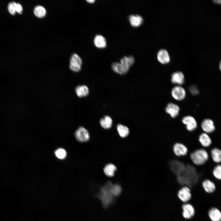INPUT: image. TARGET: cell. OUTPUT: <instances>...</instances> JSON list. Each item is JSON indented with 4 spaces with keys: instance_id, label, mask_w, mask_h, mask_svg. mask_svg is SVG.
Wrapping results in <instances>:
<instances>
[{
    "instance_id": "6da1fadb",
    "label": "cell",
    "mask_w": 221,
    "mask_h": 221,
    "mask_svg": "<svg viewBox=\"0 0 221 221\" xmlns=\"http://www.w3.org/2000/svg\"><path fill=\"white\" fill-rule=\"evenodd\" d=\"M178 181L180 184H191L192 182H196L198 176L195 168L192 166L188 165L178 175Z\"/></svg>"
},
{
    "instance_id": "7a4b0ae2",
    "label": "cell",
    "mask_w": 221,
    "mask_h": 221,
    "mask_svg": "<svg viewBox=\"0 0 221 221\" xmlns=\"http://www.w3.org/2000/svg\"><path fill=\"white\" fill-rule=\"evenodd\" d=\"M190 157L194 164L197 166L204 164L209 159L207 152L203 149H198L192 152L190 154Z\"/></svg>"
},
{
    "instance_id": "3957f363",
    "label": "cell",
    "mask_w": 221,
    "mask_h": 221,
    "mask_svg": "<svg viewBox=\"0 0 221 221\" xmlns=\"http://www.w3.org/2000/svg\"><path fill=\"white\" fill-rule=\"evenodd\" d=\"M82 64L81 58L77 54L74 53L70 59L69 68L72 71L79 72L81 69Z\"/></svg>"
},
{
    "instance_id": "277c9868",
    "label": "cell",
    "mask_w": 221,
    "mask_h": 221,
    "mask_svg": "<svg viewBox=\"0 0 221 221\" xmlns=\"http://www.w3.org/2000/svg\"><path fill=\"white\" fill-rule=\"evenodd\" d=\"M75 136L77 140L81 142H87L90 138V135L88 131L82 126L79 127L76 130L75 132Z\"/></svg>"
},
{
    "instance_id": "5b68a950",
    "label": "cell",
    "mask_w": 221,
    "mask_h": 221,
    "mask_svg": "<svg viewBox=\"0 0 221 221\" xmlns=\"http://www.w3.org/2000/svg\"><path fill=\"white\" fill-rule=\"evenodd\" d=\"M111 66L112 70L115 72L122 75L126 73L130 67L127 64L122 61H120V63L113 62Z\"/></svg>"
},
{
    "instance_id": "8992f818",
    "label": "cell",
    "mask_w": 221,
    "mask_h": 221,
    "mask_svg": "<svg viewBox=\"0 0 221 221\" xmlns=\"http://www.w3.org/2000/svg\"><path fill=\"white\" fill-rule=\"evenodd\" d=\"M177 196L181 201L184 203L188 202L191 199L192 197L190 189L187 186H183L178 191Z\"/></svg>"
},
{
    "instance_id": "52a82bcc",
    "label": "cell",
    "mask_w": 221,
    "mask_h": 221,
    "mask_svg": "<svg viewBox=\"0 0 221 221\" xmlns=\"http://www.w3.org/2000/svg\"><path fill=\"white\" fill-rule=\"evenodd\" d=\"M182 122L186 126L187 130L189 131H192L197 127V122L195 119L191 116L188 115L184 117Z\"/></svg>"
},
{
    "instance_id": "ba28073f",
    "label": "cell",
    "mask_w": 221,
    "mask_h": 221,
    "mask_svg": "<svg viewBox=\"0 0 221 221\" xmlns=\"http://www.w3.org/2000/svg\"><path fill=\"white\" fill-rule=\"evenodd\" d=\"M171 93L173 97L178 101L183 100L186 96L184 89L179 85L173 87Z\"/></svg>"
},
{
    "instance_id": "9c48e42d",
    "label": "cell",
    "mask_w": 221,
    "mask_h": 221,
    "mask_svg": "<svg viewBox=\"0 0 221 221\" xmlns=\"http://www.w3.org/2000/svg\"><path fill=\"white\" fill-rule=\"evenodd\" d=\"M173 149L174 154L177 157L185 156L188 151L186 146L180 142L175 143L173 146Z\"/></svg>"
},
{
    "instance_id": "30bf717a",
    "label": "cell",
    "mask_w": 221,
    "mask_h": 221,
    "mask_svg": "<svg viewBox=\"0 0 221 221\" xmlns=\"http://www.w3.org/2000/svg\"><path fill=\"white\" fill-rule=\"evenodd\" d=\"M201 126L203 131L207 134L212 133L215 130L214 123L210 119L206 118L203 120L201 123Z\"/></svg>"
},
{
    "instance_id": "8fae6325",
    "label": "cell",
    "mask_w": 221,
    "mask_h": 221,
    "mask_svg": "<svg viewBox=\"0 0 221 221\" xmlns=\"http://www.w3.org/2000/svg\"><path fill=\"white\" fill-rule=\"evenodd\" d=\"M183 210V216L186 219H189L193 217L195 211L193 206L191 204L187 203L183 204L182 207Z\"/></svg>"
},
{
    "instance_id": "7c38bea8",
    "label": "cell",
    "mask_w": 221,
    "mask_h": 221,
    "mask_svg": "<svg viewBox=\"0 0 221 221\" xmlns=\"http://www.w3.org/2000/svg\"><path fill=\"white\" fill-rule=\"evenodd\" d=\"M180 110L177 105L172 103H169L165 109L166 112L172 118H175L178 115Z\"/></svg>"
},
{
    "instance_id": "4fadbf2b",
    "label": "cell",
    "mask_w": 221,
    "mask_h": 221,
    "mask_svg": "<svg viewBox=\"0 0 221 221\" xmlns=\"http://www.w3.org/2000/svg\"><path fill=\"white\" fill-rule=\"evenodd\" d=\"M171 80L172 83L178 85L183 84L184 82V76L182 72L180 71L173 73L171 76Z\"/></svg>"
},
{
    "instance_id": "5bb4252c",
    "label": "cell",
    "mask_w": 221,
    "mask_h": 221,
    "mask_svg": "<svg viewBox=\"0 0 221 221\" xmlns=\"http://www.w3.org/2000/svg\"><path fill=\"white\" fill-rule=\"evenodd\" d=\"M157 58L158 60L162 64L168 63L170 60V56L167 51L164 49H161L158 51Z\"/></svg>"
},
{
    "instance_id": "9a60e30c",
    "label": "cell",
    "mask_w": 221,
    "mask_h": 221,
    "mask_svg": "<svg viewBox=\"0 0 221 221\" xmlns=\"http://www.w3.org/2000/svg\"><path fill=\"white\" fill-rule=\"evenodd\" d=\"M198 140L201 145L204 147H208L212 143L210 137L207 134L205 133H202L199 135Z\"/></svg>"
},
{
    "instance_id": "2e32d148",
    "label": "cell",
    "mask_w": 221,
    "mask_h": 221,
    "mask_svg": "<svg viewBox=\"0 0 221 221\" xmlns=\"http://www.w3.org/2000/svg\"><path fill=\"white\" fill-rule=\"evenodd\" d=\"M75 91L77 95L79 98L86 97L89 93L88 87L84 85L77 86L76 87Z\"/></svg>"
},
{
    "instance_id": "e0dca14e",
    "label": "cell",
    "mask_w": 221,
    "mask_h": 221,
    "mask_svg": "<svg viewBox=\"0 0 221 221\" xmlns=\"http://www.w3.org/2000/svg\"><path fill=\"white\" fill-rule=\"evenodd\" d=\"M129 20L131 25L134 27H137L142 24L143 21L142 17L140 15H131L129 17Z\"/></svg>"
},
{
    "instance_id": "ac0fdd59",
    "label": "cell",
    "mask_w": 221,
    "mask_h": 221,
    "mask_svg": "<svg viewBox=\"0 0 221 221\" xmlns=\"http://www.w3.org/2000/svg\"><path fill=\"white\" fill-rule=\"evenodd\" d=\"M208 215L212 221H221V212L216 208L211 209L208 212Z\"/></svg>"
},
{
    "instance_id": "d6986e66",
    "label": "cell",
    "mask_w": 221,
    "mask_h": 221,
    "mask_svg": "<svg viewBox=\"0 0 221 221\" xmlns=\"http://www.w3.org/2000/svg\"><path fill=\"white\" fill-rule=\"evenodd\" d=\"M202 185L205 191L207 193L213 192L215 189V184L209 179L204 180L203 182Z\"/></svg>"
},
{
    "instance_id": "ffe728a7",
    "label": "cell",
    "mask_w": 221,
    "mask_h": 221,
    "mask_svg": "<svg viewBox=\"0 0 221 221\" xmlns=\"http://www.w3.org/2000/svg\"><path fill=\"white\" fill-rule=\"evenodd\" d=\"M185 166L180 162L174 161L171 165V169L174 173L178 175L184 169Z\"/></svg>"
},
{
    "instance_id": "44dd1931",
    "label": "cell",
    "mask_w": 221,
    "mask_h": 221,
    "mask_svg": "<svg viewBox=\"0 0 221 221\" xmlns=\"http://www.w3.org/2000/svg\"><path fill=\"white\" fill-rule=\"evenodd\" d=\"M99 122L100 125L103 128L105 129H109L111 127L113 121L110 116L105 115L100 119Z\"/></svg>"
},
{
    "instance_id": "7402d4cb",
    "label": "cell",
    "mask_w": 221,
    "mask_h": 221,
    "mask_svg": "<svg viewBox=\"0 0 221 221\" xmlns=\"http://www.w3.org/2000/svg\"><path fill=\"white\" fill-rule=\"evenodd\" d=\"M94 41L95 45L98 48H103L106 46V39L101 35H96L94 38Z\"/></svg>"
},
{
    "instance_id": "603a6c76",
    "label": "cell",
    "mask_w": 221,
    "mask_h": 221,
    "mask_svg": "<svg viewBox=\"0 0 221 221\" xmlns=\"http://www.w3.org/2000/svg\"><path fill=\"white\" fill-rule=\"evenodd\" d=\"M211 154L213 161L215 163H219L221 162V150L215 148L212 149Z\"/></svg>"
},
{
    "instance_id": "cb8c5ba5",
    "label": "cell",
    "mask_w": 221,
    "mask_h": 221,
    "mask_svg": "<svg viewBox=\"0 0 221 221\" xmlns=\"http://www.w3.org/2000/svg\"><path fill=\"white\" fill-rule=\"evenodd\" d=\"M117 170L116 166L114 164L109 163L106 165L103 169L105 174L108 177H112Z\"/></svg>"
},
{
    "instance_id": "d4e9b609",
    "label": "cell",
    "mask_w": 221,
    "mask_h": 221,
    "mask_svg": "<svg viewBox=\"0 0 221 221\" xmlns=\"http://www.w3.org/2000/svg\"><path fill=\"white\" fill-rule=\"evenodd\" d=\"M117 129L119 135L122 138L126 137L129 133V130L128 127L122 124H118Z\"/></svg>"
},
{
    "instance_id": "484cf974",
    "label": "cell",
    "mask_w": 221,
    "mask_h": 221,
    "mask_svg": "<svg viewBox=\"0 0 221 221\" xmlns=\"http://www.w3.org/2000/svg\"><path fill=\"white\" fill-rule=\"evenodd\" d=\"M34 13L37 17L42 18L45 16L46 14V10L43 6L38 5L34 8Z\"/></svg>"
},
{
    "instance_id": "4316f807",
    "label": "cell",
    "mask_w": 221,
    "mask_h": 221,
    "mask_svg": "<svg viewBox=\"0 0 221 221\" xmlns=\"http://www.w3.org/2000/svg\"><path fill=\"white\" fill-rule=\"evenodd\" d=\"M55 154L57 158L61 160L64 159L67 156L66 151L62 148L57 149L55 152Z\"/></svg>"
},
{
    "instance_id": "83f0119b",
    "label": "cell",
    "mask_w": 221,
    "mask_h": 221,
    "mask_svg": "<svg viewBox=\"0 0 221 221\" xmlns=\"http://www.w3.org/2000/svg\"><path fill=\"white\" fill-rule=\"evenodd\" d=\"M212 173L216 179L221 180V165L215 166L213 169Z\"/></svg>"
},
{
    "instance_id": "f1b7e54d",
    "label": "cell",
    "mask_w": 221,
    "mask_h": 221,
    "mask_svg": "<svg viewBox=\"0 0 221 221\" xmlns=\"http://www.w3.org/2000/svg\"><path fill=\"white\" fill-rule=\"evenodd\" d=\"M16 2L12 1L10 2L8 5V10L9 13L12 15L15 14L16 11Z\"/></svg>"
},
{
    "instance_id": "f546056e",
    "label": "cell",
    "mask_w": 221,
    "mask_h": 221,
    "mask_svg": "<svg viewBox=\"0 0 221 221\" xmlns=\"http://www.w3.org/2000/svg\"><path fill=\"white\" fill-rule=\"evenodd\" d=\"M190 93L193 95H196L199 94V91L197 87L195 85L190 86L189 88Z\"/></svg>"
},
{
    "instance_id": "4dcf8cb0",
    "label": "cell",
    "mask_w": 221,
    "mask_h": 221,
    "mask_svg": "<svg viewBox=\"0 0 221 221\" xmlns=\"http://www.w3.org/2000/svg\"><path fill=\"white\" fill-rule=\"evenodd\" d=\"M23 8L21 5L19 3H16V11L19 14L22 13Z\"/></svg>"
},
{
    "instance_id": "1f68e13d",
    "label": "cell",
    "mask_w": 221,
    "mask_h": 221,
    "mask_svg": "<svg viewBox=\"0 0 221 221\" xmlns=\"http://www.w3.org/2000/svg\"><path fill=\"white\" fill-rule=\"evenodd\" d=\"M213 2L215 3L221 4V0H214Z\"/></svg>"
},
{
    "instance_id": "d6a6232c",
    "label": "cell",
    "mask_w": 221,
    "mask_h": 221,
    "mask_svg": "<svg viewBox=\"0 0 221 221\" xmlns=\"http://www.w3.org/2000/svg\"><path fill=\"white\" fill-rule=\"evenodd\" d=\"M87 1L89 3H94L95 2V0H87Z\"/></svg>"
},
{
    "instance_id": "836d02e7",
    "label": "cell",
    "mask_w": 221,
    "mask_h": 221,
    "mask_svg": "<svg viewBox=\"0 0 221 221\" xmlns=\"http://www.w3.org/2000/svg\"><path fill=\"white\" fill-rule=\"evenodd\" d=\"M219 69H220V71H221V60L220 61V63H219Z\"/></svg>"
}]
</instances>
